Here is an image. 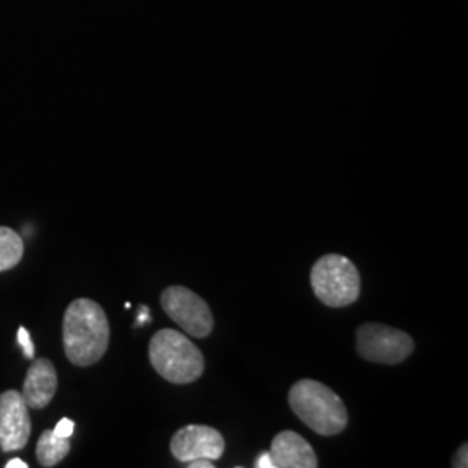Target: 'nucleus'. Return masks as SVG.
<instances>
[{
	"mask_svg": "<svg viewBox=\"0 0 468 468\" xmlns=\"http://www.w3.org/2000/svg\"><path fill=\"white\" fill-rule=\"evenodd\" d=\"M63 346L68 361L75 367H92L101 361L110 346V323L98 302L77 299L68 305Z\"/></svg>",
	"mask_w": 468,
	"mask_h": 468,
	"instance_id": "f257e3e1",
	"label": "nucleus"
},
{
	"mask_svg": "<svg viewBox=\"0 0 468 468\" xmlns=\"http://www.w3.org/2000/svg\"><path fill=\"white\" fill-rule=\"evenodd\" d=\"M292 411L319 435H336L346 431L349 413L344 401L330 387L303 378L288 392Z\"/></svg>",
	"mask_w": 468,
	"mask_h": 468,
	"instance_id": "f03ea898",
	"label": "nucleus"
},
{
	"mask_svg": "<svg viewBox=\"0 0 468 468\" xmlns=\"http://www.w3.org/2000/svg\"><path fill=\"white\" fill-rule=\"evenodd\" d=\"M150 361L154 371L170 384H191L205 369L200 349L185 334L170 328L153 335Z\"/></svg>",
	"mask_w": 468,
	"mask_h": 468,
	"instance_id": "7ed1b4c3",
	"label": "nucleus"
},
{
	"mask_svg": "<svg viewBox=\"0 0 468 468\" xmlns=\"http://www.w3.org/2000/svg\"><path fill=\"white\" fill-rule=\"evenodd\" d=\"M311 286L318 301L340 309L359 299L361 276L351 259L340 253H328L313 266Z\"/></svg>",
	"mask_w": 468,
	"mask_h": 468,
	"instance_id": "20e7f679",
	"label": "nucleus"
},
{
	"mask_svg": "<svg viewBox=\"0 0 468 468\" xmlns=\"http://www.w3.org/2000/svg\"><path fill=\"white\" fill-rule=\"evenodd\" d=\"M356 336L359 356L369 363L399 365L415 351V342L410 335L380 323H365L357 328Z\"/></svg>",
	"mask_w": 468,
	"mask_h": 468,
	"instance_id": "39448f33",
	"label": "nucleus"
},
{
	"mask_svg": "<svg viewBox=\"0 0 468 468\" xmlns=\"http://www.w3.org/2000/svg\"><path fill=\"white\" fill-rule=\"evenodd\" d=\"M162 307L168 318L177 323L185 334L207 338L214 330V314L208 303L197 295L193 290L174 284L164 290Z\"/></svg>",
	"mask_w": 468,
	"mask_h": 468,
	"instance_id": "423d86ee",
	"label": "nucleus"
},
{
	"mask_svg": "<svg viewBox=\"0 0 468 468\" xmlns=\"http://www.w3.org/2000/svg\"><path fill=\"white\" fill-rule=\"evenodd\" d=\"M226 450L224 437L218 429L207 425H186L170 441V452L181 463H189L198 458L218 460Z\"/></svg>",
	"mask_w": 468,
	"mask_h": 468,
	"instance_id": "0eeeda50",
	"label": "nucleus"
},
{
	"mask_svg": "<svg viewBox=\"0 0 468 468\" xmlns=\"http://www.w3.org/2000/svg\"><path fill=\"white\" fill-rule=\"evenodd\" d=\"M28 404L21 392L5 390L0 394V450L15 452L28 444L32 421Z\"/></svg>",
	"mask_w": 468,
	"mask_h": 468,
	"instance_id": "6e6552de",
	"label": "nucleus"
},
{
	"mask_svg": "<svg viewBox=\"0 0 468 468\" xmlns=\"http://www.w3.org/2000/svg\"><path fill=\"white\" fill-rule=\"evenodd\" d=\"M268 456L271 468H316L319 465L313 446L293 431L274 435Z\"/></svg>",
	"mask_w": 468,
	"mask_h": 468,
	"instance_id": "1a4fd4ad",
	"label": "nucleus"
},
{
	"mask_svg": "<svg viewBox=\"0 0 468 468\" xmlns=\"http://www.w3.org/2000/svg\"><path fill=\"white\" fill-rule=\"evenodd\" d=\"M56 388H58L56 368L49 359L42 357V359H37L34 365L28 368L21 396L28 404V408L40 410V408H46L52 401Z\"/></svg>",
	"mask_w": 468,
	"mask_h": 468,
	"instance_id": "9d476101",
	"label": "nucleus"
},
{
	"mask_svg": "<svg viewBox=\"0 0 468 468\" xmlns=\"http://www.w3.org/2000/svg\"><path fill=\"white\" fill-rule=\"evenodd\" d=\"M69 439L59 437L52 431H44L37 442V460L42 467H54L69 452Z\"/></svg>",
	"mask_w": 468,
	"mask_h": 468,
	"instance_id": "9b49d317",
	"label": "nucleus"
},
{
	"mask_svg": "<svg viewBox=\"0 0 468 468\" xmlns=\"http://www.w3.org/2000/svg\"><path fill=\"white\" fill-rule=\"evenodd\" d=\"M23 238L11 228L0 226V272L15 268L23 259Z\"/></svg>",
	"mask_w": 468,
	"mask_h": 468,
	"instance_id": "f8f14e48",
	"label": "nucleus"
},
{
	"mask_svg": "<svg viewBox=\"0 0 468 468\" xmlns=\"http://www.w3.org/2000/svg\"><path fill=\"white\" fill-rule=\"evenodd\" d=\"M17 344L23 347L25 356H27L28 359H34L35 346L34 342H32V336L28 334V330L23 328V326L17 330Z\"/></svg>",
	"mask_w": 468,
	"mask_h": 468,
	"instance_id": "ddd939ff",
	"label": "nucleus"
},
{
	"mask_svg": "<svg viewBox=\"0 0 468 468\" xmlns=\"http://www.w3.org/2000/svg\"><path fill=\"white\" fill-rule=\"evenodd\" d=\"M73 431H75V423L71 421L69 419L59 420V423L56 425V429L52 431L54 434L59 435V437H71L73 434Z\"/></svg>",
	"mask_w": 468,
	"mask_h": 468,
	"instance_id": "4468645a",
	"label": "nucleus"
},
{
	"mask_svg": "<svg viewBox=\"0 0 468 468\" xmlns=\"http://www.w3.org/2000/svg\"><path fill=\"white\" fill-rule=\"evenodd\" d=\"M452 467L454 468H467L468 467V446L463 444L462 448H458V452L452 458Z\"/></svg>",
	"mask_w": 468,
	"mask_h": 468,
	"instance_id": "2eb2a0df",
	"label": "nucleus"
},
{
	"mask_svg": "<svg viewBox=\"0 0 468 468\" xmlns=\"http://www.w3.org/2000/svg\"><path fill=\"white\" fill-rule=\"evenodd\" d=\"M189 468H214V462L212 460H207V458H198L195 462H189L186 463Z\"/></svg>",
	"mask_w": 468,
	"mask_h": 468,
	"instance_id": "dca6fc26",
	"label": "nucleus"
},
{
	"mask_svg": "<svg viewBox=\"0 0 468 468\" xmlns=\"http://www.w3.org/2000/svg\"><path fill=\"white\" fill-rule=\"evenodd\" d=\"M28 465L23 462V460H19V458H15V460H11V462H7L5 463V468H27Z\"/></svg>",
	"mask_w": 468,
	"mask_h": 468,
	"instance_id": "f3484780",
	"label": "nucleus"
},
{
	"mask_svg": "<svg viewBox=\"0 0 468 468\" xmlns=\"http://www.w3.org/2000/svg\"><path fill=\"white\" fill-rule=\"evenodd\" d=\"M150 321V314H148V307H141L139 311V323H148Z\"/></svg>",
	"mask_w": 468,
	"mask_h": 468,
	"instance_id": "a211bd4d",
	"label": "nucleus"
}]
</instances>
